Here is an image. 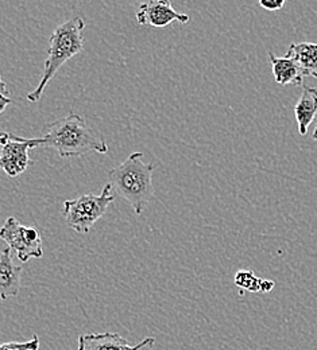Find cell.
I'll use <instances>...</instances> for the list:
<instances>
[{
  "instance_id": "1",
  "label": "cell",
  "mask_w": 317,
  "mask_h": 350,
  "mask_svg": "<svg viewBox=\"0 0 317 350\" xmlns=\"http://www.w3.org/2000/svg\"><path fill=\"white\" fill-rule=\"evenodd\" d=\"M42 137V147L54 148L62 158L83 157L90 152H108V144L104 137L88 127L86 120L75 112L50 123Z\"/></svg>"
},
{
  "instance_id": "2",
  "label": "cell",
  "mask_w": 317,
  "mask_h": 350,
  "mask_svg": "<svg viewBox=\"0 0 317 350\" xmlns=\"http://www.w3.org/2000/svg\"><path fill=\"white\" fill-rule=\"evenodd\" d=\"M142 152L131 154L108 172V183L116 196L126 200L136 215H140L154 196L153 173L155 166L144 162Z\"/></svg>"
},
{
  "instance_id": "3",
  "label": "cell",
  "mask_w": 317,
  "mask_h": 350,
  "mask_svg": "<svg viewBox=\"0 0 317 350\" xmlns=\"http://www.w3.org/2000/svg\"><path fill=\"white\" fill-rule=\"evenodd\" d=\"M84 29H86V21L81 16H75L64 22L62 25L57 26L55 30L51 33L41 81L34 92L27 94V100L30 103L40 101L47 84L57 75V72L71 58H73L75 55L83 51Z\"/></svg>"
},
{
  "instance_id": "4",
  "label": "cell",
  "mask_w": 317,
  "mask_h": 350,
  "mask_svg": "<svg viewBox=\"0 0 317 350\" xmlns=\"http://www.w3.org/2000/svg\"><path fill=\"white\" fill-rule=\"evenodd\" d=\"M115 201L110 183H105L99 196L84 194L76 200H68L62 205V216L69 228L77 233H88L96 221L101 219L108 206Z\"/></svg>"
},
{
  "instance_id": "5",
  "label": "cell",
  "mask_w": 317,
  "mask_h": 350,
  "mask_svg": "<svg viewBox=\"0 0 317 350\" xmlns=\"http://www.w3.org/2000/svg\"><path fill=\"white\" fill-rule=\"evenodd\" d=\"M0 237L22 262L44 256L41 232L37 228L22 225L14 217L5 219L0 230Z\"/></svg>"
},
{
  "instance_id": "6",
  "label": "cell",
  "mask_w": 317,
  "mask_h": 350,
  "mask_svg": "<svg viewBox=\"0 0 317 350\" xmlns=\"http://www.w3.org/2000/svg\"><path fill=\"white\" fill-rule=\"evenodd\" d=\"M1 152H0V165L4 173L10 178H16L23 174L31 165L30 150L44 146V137L26 139L14 133L1 132L0 133Z\"/></svg>"
},
{
  "instance_id": "7",
  "label": "cell",
  "mask_w": 317,
  "mask_h": 350,
  "mask_svg": "<svg viewBox=\"0 0 317 350\" xmlns=\"http://www.w3.org/2000/svg\"><path fill=\"white\" fill-rule=\"evenodd\" d=\"M136 22L140 26L164 29L173 22L188 23L189 16L176 11L170 0H149L139 5L136 11Z\"/></svg>"
},
{
  "instance_id": "8",
  "label": "cell",
  "mask_w": 317,
  "mask_h": 350,
  "mask_svg": "<svg viewBox=\"0 0 317 350\" xmlns=\"http://www.w3.org/2000/svg\"><path fill=\"white\" fill-rule=\"evenodd\" d=\"M155 340L153 337L144 338L138 345H130L126 338L116 333L101 334H83L79 337V350H140L146 347H153Z\"/></svg>"
},
{
  "instance_id": "9",
  "label": "cell",
  "mask_w": 317,
  "mask_h": 350,
  "mask_svg": "<svg viewBox=\"0 0 317 350\" xmlns=\"http://www.w3.org/2000/svg\"><path fill=\"white\" fill-rule=\"evenodd\" d=\"M14 251L10 247L3 248L0 254V297L5 301L10 297H16L21 291L22 267L12 262Z\"/></svg>"
},
{
  "instance_id": "10",
  "label": "cell",
  "mask_w": 317,
  "mask_h": 350,
  "mask_svg": "<svg viewBox=\"0 0 317 350\" xmlns=\"http://www.w3.org/2000/svg\"><path fill=\"white\" fill-rule=\"evenodd\" d=\"M269 59L272 62V76L277 84L279 85H301L303 84L305 75L293 58L288 55L275 57L272 53H269Z\"/></svg>"
},
{
  "instance_id": "11",
  "label": "cell",
  "mask_w": 317,
  "mask_h": 350,
  "mask_svg": "<svg viewBox=\"0 0 317 350\" xmlns=\"http://www.w3.org/2000/svg\"><path fill=\"white\" fill-rule=\"evenodd\" d=\"M317 115V89L304 87L303 93L294 107V116L297 120L300 135L305 136Z\"/></svg>"
},
{
  "instance_id": "12",
  "label": "cell",
  "mask_w": 317,
  "mask_h": 350,
  "mask_svg": "<svg viewBox=\"0 0 317 350\" xmlns=\"http://www.w3.org/2000/svg\"><path fill=\"white\" fill-rule=\"evenodd\" d=\"M286 55L299 64L305 77L309 76L317 79V42L292 44L288 49Z\"/></svg>"
},
{
  "instance_id": "13",
  "label": "cell",
  "mask_w": 317,
  "mask_h": 350,
  "mask_svg": "<svg viewBox=\"0 0 317 350\" xmlns=\"http://www.w3.org/2000/svg\"><path fill=\"white\" fill-rule=\"evenodd\" d=\"M235 284L243 291L249 293H261L262 280L251 269H240L235 273Z\"/></svg>"
},
{
  "instance_id": "14",
  "label": "cell",
  "mask_w": 317,
  "mask_h": 350,
  "mask_svg": "<svg viewBox=\"0 0 317 350\" xmlns=\"http://www.w3.org/2000/svg\"><path fill=\"white\" fill-rule=\"evenodd\" d=\"M11 348L16 350H40L41 347V341L38 336H33L31 340L26 341V342H7Z\"/></svg>"
},
{
  "instance_id": "15",
  "label": "cell",
  "mask_w": 317,
  "mask_h": 350,
  "mask_svg": "<svg viewBox=\"0 0 317 350\" xmlns=\"http://www.w3.org/2000/svg\"><path fill=\"white\" fill-rule=\"evenodd\" d=\"M258 1H259V5L268 11H278L286 3V0H258Z\"/></svg>"
},
{
  "instance_id": "16",
  "label": "cell",
  "mask_w": 317,
  "mask_h": 350,
  "mask_svg": "<svg viewBox=\"0 0 317 350\" xmlns=\"http://www.w3.org/2000/svg\"><path fill=\"white\" fill-rule=\"evenodd\" d=\"M7 85L5 83L1 80V90H0V101H1V107H0V112H4L5 107L11 104V98L7 96Z\"/></svg>"
},
{
  "instance_id": "17",
  "label": "cell",
  "mask_w": 317,
  "mask_h": 350,
  "mask_svg": "<svg viewBox=\"0 0 317 350\" xmlns=\"http://www.w3.org/2000/svg\"><path fill=\"white\" fill-rule=\"evenodd\" d=\"M274 282L269 280V279H264L262 280V287H261V293H270L274 288Z\"/></svg>"
},
{
  "instance_id": "18",
  "label": "cell",
  "mask_w": 317,
  "mask_h": 350,
  "mask_svg": "<svg viewBox=\"0 0 317 350\" xmlns=\"http://www.w3.org/2000/svg\"><path fill=\"white\" fill-rule=\"evenodd\" d=\"M0 350H16V349H14V348H11V347H10V345H8V344H7V342H5V344H3V345H1V347H0Z\"/></svg>"
},
{
  "instance_id": "19",
  "label": "cell",
  "mask_w": 317,
  "mask_h": 350,
  "mask_svg": "<svg viewBox=\"0 0 317 350\" xmlns=\"http://www.w3.org/2000/svg\"><path fill=\"white\" fill-rule=\"evenodd\" d=\"M314 140H316L317 142V124L316 127H315V131H314Z\"/></svg>"
}]
</instances>
